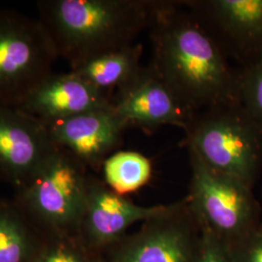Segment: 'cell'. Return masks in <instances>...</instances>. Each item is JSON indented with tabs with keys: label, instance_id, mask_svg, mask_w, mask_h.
I'll use <instances>...</instances> for the list:
<instances>
[{
	"label": "cell",
	"instance_id": "cell-13",
	"mask_svg": "<svg viewBox=\"0 0 262 262\" xmlns=\"http://www.w3.org/2000/svg\"><path fill=\"white\" fill-rule=\"evenodd\" d=\"M111 98L70 70L52 73L31 91L19 110L43 122L111 107Z\"/></svg>",
	"mask_w": 262,
	"mask_h": 262
},
{
	"label": "cell",
	"instance_id": "cell-2",
	"mask_svg": "<svg viewBox=\"0 0 262 262\" xmlns=\"http://www.w3.org/2000/svg\"><path fill=\"white\" fill-rule=\"evenodd\" d=\"M163 1L41 0L39 20L52 39L58 57L72 69L85 61L132 45L150 28Z\"/></svg>",
	"mask_w": 262,
	"mask_h": 262
},
{
	"label": "cell",
	"instance_id": "cell-16",
	"mask_svg": "<svg viewBox=\"0 0 262 262\" xmlns=\"http://www.w3.org/2000/svg\"><path fill=\"white\" fill-rule=\"evenodd\" d=\"M105 184L115 192L124 195L148 183L151 175L150 159L136 151L114 152L103 163Z\"/></svg>",
	"mask_w": 262,
	"mask_h": 262
},
{
	"label": "cell",
	"instance_id": "cell-15",
	"mask_svg": "<svg viewBox=\"0 0 262 262\" xmlns=\"http://www.w3.org/2000/svg\"><path fill=\"white\" fill-rule=\"evenodd\" d=\"M43 234L14 200H0V262H30Z\"/></svg>",
	"mask_w": 262,
	"mask_h": 262
},
{
	"label": "cell",
	"instance_id": "cell-9",
	"mask_svg": "<svg viewBox=\"0 0 262 262\" xmlns=\"http://www.w3.org/2000/svg\"><path fill=\"white\" fill-rule=\"evenodd\" d=\"M57 146L45 123L19 108L0 106V178L19 191Z\"/></svg>",
	"mask_w": 262,
	"mask_h": 262
},
{
	"label": "cell",
	"instance_id": "cell-6",
	"mask_svg": "<svg viewBox=\"0 0 262 262\" xmlns=\"http://www.w3.org/2000/svg\"><path fill=\"white\" fill-rule=\"evenodd\" d=\"M188 152L192 170L189 202L197 221L232 244L257 229L259 206L253 187Z\"/></svg>",
	"mask_w": 262,
	"mask_h": 262
},
{
	"label": "cell",
	"instance_id": "cell-17",
	"mask_svg": "<svg viewBox=\"0 0 262 262\" xmlns=\"http://www.w3.org/2000/svg\"><path fill=\"white\" fill-rule=\"evenodd\" d=\"M30 262H99L77 235H43Z\"/></svg>",
	"mask_w": 262,
	"mask_h": 262
},
{
	"label": "cell",
	"instance_id": "cell-12",
	"mask_svg": "<svg viewBox=\"0 0 262 262\" xmlns=\"http://www.w3.org/2000/svg\"><path fill=\"white\" fill-rule=\"evenodd\" d=\"M44 123L57 147L93 169L102 167L121 146L122 133L127 127L113 106Z\"/></svg>",
	"mask_w": 262,
	"mask_h": 262
},
{
	"label": "cell",
	"instance_id": "cell-3",
	"mask_svg": "<svg viewBox=\"0 0 262 262\" xmlns=\"http://www.w3.org/2000/svg\"><path fill=\"white\" fill-rule=\"evenodd\" d=\"M185 144L206 165L253 187L262 167V128L239 102L196 114Z\"/></svg>",
	"mask_w": 262,
	"mask_h": 262
},
{
	"label": "cell",
	"instance_id": "cell-18",
	"mask_svg": "<svg viewBox=\"0 0 262 262\" xmlns=\"http://www.w3.org/2000/svg\"><path fill=\"white\" fill-rule=\"evenodd\" d=\"M238 100L244 110L262 128V56L241 68Z\"/></svg>",
	"mask_w": 262,
	"mask_h": 262
},
{
	"label": "cell",
	"instance_id": "cell-11",
	"mask_svg": "<svg viewBox=\"0 0 262 262\" xmlns=\"http://www.w3.org/2000/svg\"><path fill=\"white\" fill-rule=\"evenodd\" d=\"M111 104L127 126L148 130L162 125L185 130L195 116L182 106L150 66L142 67L137 75L119 89Z\"/></svg>",
	"mask_w": 262,
	"mask_h": 262
},
{
	"label": "cell",
	"instance_id": "cell-19",
	"mask_svg": "<svg viewBox=\"0 0 262 262\" xmlns=\"http://www.w3.org/2000/svg\"><path fill=\"white\" fill-rule=\"evenodd\" d=\"M197 223L201 227L202 238L193 262H235L231 246L208 226Z\"/></svg>",
	"mask_w": 262,
	"mask_h": 262
},
{
	"label": "cell",
	"instance_id": "cell-1",
	"mask_svg": "<svg viewBox=\"0 0 262 262\" xmlns=\"http://www.w3.org/2000/svg\"><path fill=\"white\" fill-rule=\"evenodd\" d=\"M150 29V67L186 110L239 102L240 71L182 1H163Z\"/></svg>",
	"mask_w": 262,
	"mask_h": 262
},
{
	"label": "cell",
	"instance_id": "cell-7",
	"mask_svg": "<svg viewBox=\"0 0 262 262\" xmlns=\"http://www.w3.org/2000/svg\"><path fill=\"white\" fill-rule=\"evenodd\" d=\"M189 10L228 59L250 66L262 56V0H188Z\"/></svg>",
	"mask_w": 262,
	"mask_h": 262
},
{
	"label": "cell",
	"instance_id": "cell-5",
	"mask_svg": "<svg viewBox=\"0 0 262 262\" xmlns=\"http://www.w3.org/2000/svg\"><path fill=\"white\" fill-rule=\"evenodd\" d=\"M58 57L39 19L0 10V106L19 108Z\"/></svg>",
	"mask_w": 262,
	"mask_h": 262
},
{
	"label": "cell",
	"instance_id": "cell-21",
	"mask_svg": "<svg viewBox=\"0 0 262 262\" xmlns=\"http://www.w3.org/2000/svg\"><path fill=\"white\" fill-rule=\"evenodd\" d=\"M99 262H101V261H100V259H99Z\"/></svg>",
	"mask_w": 262,
	"mask_h": 262
},
{
	"label": "cell",
	"instance_id": "cell-14",
	"mask_svg": "<svg viewBox=\"0 0 262 262\" xmlns=\"http://www.w3.org/2000/svg\"><path fill=\"white\" fill-rule=\"evenodd\" d=\"M142 53L141 45L132 44L94 57L71 71L108 95L109 91H118L139 73Z\"/></svg>",
	"mask_w": 262,
	"mask_h": 262
},
{
	"label": "cell",
	"instance_id": "cell-8",
	"mask_svg": "<svg viewBox=\"0 0 262 262\" xmlns=\"http://www.w3.org/2000/svg\"><path fill=\"white\" fill-rule=\"evenodd\" d=\"M167 209L168 206L137 205L115 192L104 182L89 175L77 236L90 252L98 256L120 241L130 225L159 217Z\"/></svg>",
	"mask_w": 262,
	"mask_h": 262
},
{
	"label": "cell",
	"instance_id": "cell-10",
	"mask_svg": "<svg viewBox=\"0 0 262 262\" xmlns=\"http://www.w3.org/2000/svg\"><path fill=\"white\" fill-rule=\"evenodd\" d=\"M190 202L169 205L159 217L146 222L140 233L122 238L98 256L101 262H193L186 216Z\"/></svg>",
	"mask_w": 262,
	"mask_h": 262
},
{
	"label": "cell",
	"instance_id": "cell-4",
	"mask_svg": "<svg viewBox=\"0 0 262 262\" xmlns=\"http://www.w3.org/2000/svg\"><path fill=\"white\" fill-rule=\"evenodd\" d=\"M89 174L59 147L13 199L43 235H77Z\"/></svg>",
	"mask_w": 262,
	"mask_h": 262
},
{
	"label": "cell",
	"instance_id": "cell-20",
	"mask_svg": "<svg viewBox=\"0 0 262 262\" xmlns=\"http://www.w3.org/2000/svg\"><path fill=\"white\" fill-rule=\"evenodd\" d=\"M230 246L235 262H262V229L259 227Z\"/></svg>",
	"mask_w": 262,
	"mask_h": 262
}]
</instances>
